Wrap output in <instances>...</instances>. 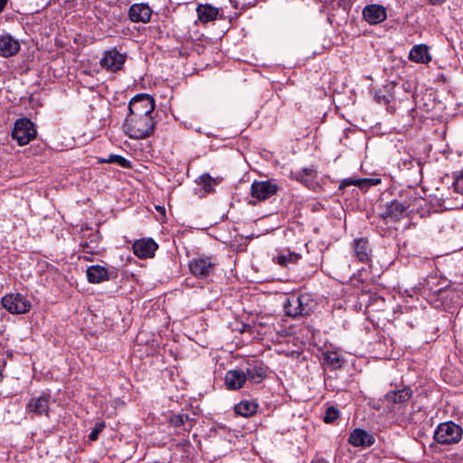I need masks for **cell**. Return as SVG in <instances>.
I'll return each mask as SVG.
<instances>
[{
  "instance_id": "cell-1",
  "label": "cell",
  "mask_w": 463,
  "mask_h": 463,
  "mask_svg": "<svg viewBox=\"0 0 463 463\" xmlns=\"http://www.w3.org/2000/svg\"><path fill=\"white\" fill-rule=\"evenodd\" d=\"M155 130V122L150 115L130 113L123 124V131L131 139H147Z\"/></svg>"
},
{
  "instance_id": "cell-2",
  "label": "cell",
  "mask_w": 463,
  "mask_h": 463,
  "mask_svg": "<svg viewBox=\"0 0 463 463\" xmlns=\"http://www.w3.org/2000/svg\"><path fill=\"white\" fill-rule=\"evenodd\" d=\"M462 436V429L454 422L448 421L438 426L434 434V440L440 444L451 445L460 442Z\"/></svg>"
},
{
  "instance_id": "cell-3",
  "label": "cell",
  "mask_w": 463,
  "mask_h": 463,
  "mask_svg": "<svg viewBox=\"0 0 463 463\" xmlns=\"http://www.w3.org/2000/svg\"><path fill=\"white\" fill-rule=\"evenodd\" d=\"M37 132L34 124L28 119L21 118L17 120L13 129V139L18 145L25 146L36 139Z\"/></svg>"
},
{
  "instance_id": "cell-4",
  "label": "cell",
  "mask_w": 463,
  "mask_h": 463,
  "mask_svg": "<svg viewBox=\"0 0 463 463\" xmlns=\"http://www.w3.org/2000/svg\"><path fill=\"white\" fill-rule=\"evenodd\" d=\"M155 101L148 94H138L131 99L129 103V110L137 115H150L155 109Z\"/></svg>"
},
{
  "instance_id": "cell-5",
  "label": "cell",
  "mask_w": 463,
  "mask_h": 463,
  "mask_svg": "<svg viewBox=\"0 0 463 463\" xmlns=\"http://www.w3.org/2000/svg\"><path fill=\"white\" fill-rule=\"evenodd\" d=\"M2 306L11 314H25L31 310V304L20 294L6 295L2 299Z\"/></svg>"
},
{
  "instance_id": "cell-6",
  "label": "cell",
  "mask_w": 463,
  "mask_h": 463,
  "mask_svg": "<svg viewBox=\"0 0 463 463\" xmlns=\"http://www.w3.org/2000/svg\"><path fill=\"white\" fill-rule=\"evenodd\" d=\"M133 253L141 260H147L155 256L159 245L151 238H142L133 244Z\"/></svg>"
},
{
  "instance_id": "cell-7",
  "label": "cell",
  "mask_w": 463,
  "mask_h": 463,
  "mask_svg": "<svg viewBox=\"0 0 463 463\" xmlns=\"http://www.w3.org/2000/svg\"><path fill=\"white\" fill-rule=\"evenodd\" d=\"M125 62L126 55H122L119 51L111 50L104 54L101 61V65L107 71L116 72L122 70Z\"/></svg>"
},
{
  "instance_id": "cell-8",
  "label": "cell",
  "mask_w": 463,
  "mask_h": 463,
  "mask_svg": "<svg viewBox=\"0 0 463 463\" xmlns=\"http://www.w3.org/2000/svg\"><path fill=\"white\" fill-rule=\"evenodd\" d=\"M278 187L271 182H255L252 186V196L258 200H265L277 193Z\"/></svg>"
},
{
  "instance_id": "cell-9",
  "label": "cell",
  "mask_w": 463,
  "mask_h": 463,
  "mask_svg": "<svg viewBox=\"0 0 463 463\" xmlns=\"http://www.w3.org/2000/svg\"><path fill=\"white\" fill-rule=\"evenodd\" d=\"M129 17L134 23L147 24L151 19L152 10L147 5L135 4L130 9Z\"/></svg>"
},
{
  "instance_id": "cell-10",
  "label": "cell",
  "mask_w": 463,
  "mask_h": 463,
  "mask_svg": "<svg viewBox=\"0 0 463 463\" xmlns=\"http://www.w3.org/2000/svg\"><path fill=\"white\" fill-rule=\"evenodd\" d=\"M363 16L369 24H379L385 20L387 11L382 6L370 5L363 10Z\"/></svg>"
},
{
  "instance_id": "cell-11",
  "label": "cell",
  "mask_w": 463,
  "mask_h": 463,
  "mask_svg": "<svg viewBox=\"0 0 463 463\" xmlns=\"http://www.w3.org/2000/svg\"><path fill=\"white\" fill-rule=\"evenodd\" d=\"M213 268V263L206 259H196L191 261L189 264L191 273L196 277L200 279L207 278V276H209Z\"/></svg>"
},
{
  "instance_id": "cell-12",
  "label": "cell",
  "mask_w": 463,
  "mask_h": 463,
  "mask_svg": "<svg viewBox=\"0 0 463 463\" xmlns=\"http://www.w3.org/2000/svg\"><path fill=\"white\" fill-rule=\"evenodd\" d=\"M20 50V45L10 35H3L0 39V54L2 57H11Z\"/></svg>"
},
{
  "instance_id": "cell-13",
  "label": "cell",
  "mask_w": 463,
  "mask_h": 463,
  "mask_svg": "<svg viewBox=\"0 0 463 463\" xmlns=\"http://www.w3.org/2000/svg\"><path fill=\"white\" fill-rule=\"evenodd\" d=\"M307 302L302 297H293L287 301L285 312L290 316H299L307 312Z\"/></svg>"
},
{
  "instance_id": "cell-14",
  "label": "cell",
  "mask_w": 463,
  "mask_h": 463,
  "mask_svg": "<svg viewBox=\"0 0 463 463\" xmlns=\"http://www.w3.org/2000/svg\"><path fill=\"white\" fill-rule=\"evenodd\" d=\"M350 442L356 447H370L375 443V438L363 430H356L350 435Z\"/></svg>"
},
{
  "instance_id": "cell-15",
  "label": "cell",
  "mask_w": 463,
  "mask_h": 463,
  "mask_svg": "<svg viewBox=\"0 0 463 463\" xmlns=\"http://www.w3.org/2000/svg\"><path fill=\"white\" fill-rule=\"evenodd\" d=\"M409 58L411 61L414 63H422L426 64L429 63L432 60L431 55H430L429 48L425 46V45H420L413 47V49L410 52Z\"/></svg>"
},
{
  "instance_id": "cell-16",
  "label": "cell",
  "mask_w": 463,
  "mask_h": 463,
  "mask_svg": "<svg viewBox=\"0 0 463 463\" xmlns=\"http://www.w3.org/2000/svg\"><path fill=\"white\" fill-rule=\"evenodd\" d=\"M87 279L93 284H100L109 280V274L105 268L101 266H92L87 269Z\"/></svg>"
},
{
  "instance_id": "cell-17",
  "label": "cell",
  "mask_w": 463,
  "mask_h": 463,
  "mask_svg": "<svg viewBox=\"0 0 463 463\" xmlns=\"http://www.w3.org/2000/svg\"><path fill=\"white\" fill-rule=\"evenodd\" d=\"M27 410L30 413H34L35 415H42L44 413H48L49 411V399L46 396H41L39 398L31 401Z\"/></svg>"
},
{
  "instance_id": "cell-18",
  "label": "cell",
  "mask_w": 463,
  "mask_h": 463,
  "mask_svg": "<svg viewBox=\"0 0 463 463\" xmlns=\"http://www.w3.org/2000/svg\"><path fill=\"white\" fill-rule=\"evenodd\" d=\"M246 381V376L243 372L238 370L230 371L225 377V383L227 388L232 390L240 389L244 387Z\"/></svg>"
},
{
  "instance_id": "cell-19",
  "label": "cell",
  "mask_w": 463,
  "mask_h": 463,
  "mask_svg": "<svg viewBox=\"0 0 463 463\" xmlns=\"http://www.w3.org/2000/svg\"><path fill=\"white\" fill-rule=\"evenodd\" d=\"M199 20L202 23L214 21L218 16V10L210 5H201L198 9Z\"/></svg>"
},
{
  "instance_id": "cell-20",
  "label": "cell",
  "mask_w": 463,
  "mask_h": 463,
  "mask_svg": "<svg viewBox=\"0 0 463 463\" xmlns=\"http://www.w3.org/2000/svg\"><path fill=\"white\" fill-rule=\"evenodd\" d=\"M299 258H300V256H299V254H297L294 252L289 251V250H287V251L285 250V251H282V252L279 253L278 255L276 256L275 261L280 265L285 266L289 265L291 263L297 262Z\"/></svg>"
},
{
  "instance_id": "cell-21",
  "label": "cell",
  "mask_w": 463,
  "mask_h": 463,
  "mask_svg": "<svg viewBox=\"0 0 463 463\" xmlns=\"http://www.w3.org/2000/svg\"><path fill=\"white\" fill-rule=\"evenodd\" d=\"M258 405L253 402H242L236 406V412L242 416H253L257 413Z\"/></svg>"
},
{
  "instance_id": "cell-22",
  "label": "cell",
  "mask_w": 463,
  "mask_h": 463,
  "mask_svg": "<svg viewBox=\"0 0 463 463\" xmlns=\"http://www.w3.org/2000/svg\"><path fill=\"white\" fill-rule=\"evenodd\" d=\"M355 252L358 258L362 261H366L369 258V245L366 239H359L355 244Z\"/></svg>"
},
{
  "instance_id": "cell-23",
  "label": "cell",
  "mask_w": 463,
  "mask_h": 463,
  "mask_svg": "<svg viewBox=\"0 0 463 463\" xmlns=\"http://www.w3.org/2000/svg\"><path fill=\"white\" fill-rule=\"evenodd\" d=\"M412 396V392L409 389H404L401 391L393 392L389 395V400L395 403H403L404 401L408 400Z\"/></svg>"
},
{
  "instance_id": "cell-24",
  "label": "cell",
  "mask_w": 463,
  "mask_h": 463,
  "mask_svg": "<svg viewBox=\"0 0 463 463\" xmlns=\"http://www.w3.org/2000/svg\"><path fill=\"white\" fill-rule=\"evenodd\" d=\"M198 185L203 187V189L205 190V191H207V193L213 191L215 188V180L214 178H212L209 175H205V176L200 177L198 180Z\"/></svg>"
},
{
  "instance_id": "cell-25",
  "label": "cell",
  "mask_w": 463,
  "mask_h": 463,
  "mask_svg": "<svg viewBox=\"0 0 463 463\" xmlns=\"http://www.w3.org/2000/svg\"><path fill=\"white\" fill-rule=\"evenodd\" d=\"M326 361L330 367L338 368L343 364V359L341 357L336 353H329L326 356Z\"/></svg>"
},
{
  "instance_id": "cell-26",
  "label": "cell",
  "mask_w": 463,
  "mask_h": 463,
  "mask_svg": "<svg viewBox=\"0 0 463 463\" xmlns=\"http://www.w3.org/2000/svg\"><path fill=\"white\" fill-rule=\"evenodd\" d=\"M380 183L379 179H360V180H355L353 182H350L348 184L350 185H358L359 187H369L371 185H375Z\"/></svg>"
},
{
  "instance_id": "cell-27",
  "label": "cell",
  "mask_w": 463,
  "mask_h": 463,
  "mask_svg": "<svg viewBox=\"0 0 463 463\" xmlns=\"http://www.w3.org/2000/svg\"><path fill=\"white\" fill-rule=\"evenodd\" d=\"M338 417H339V412L337 411V409L334 408V407H330V408L328 409L326 415H325V422H327V423L333 422V421H336Z\"/></svg>"
},
{
  "instance_id": "cell-28",
  "label": "cell",
  "mask_w": 463,
  "mask_h": 463,
  "mask_svg": "<svg viewBox=\"0 0 463 463\" xmlns=\"http://www.w3.org/2000/svg\"><path fill=\"white\" fill-rule=\"evenodd\" d=\"M104 426H105L104 422H100V423H98L97 426L94 427V429H93V432H92V434L90 435V439H91L92 441L97 440L99 435H100V434L101 433V431L104 428Z\"/></svg>"
},
{
  "instance_id": "cell-29",
  "label": "cell",
  "mask_w": 463,
  "mask_h": 463,
  "mask_svg": "<svg viewBox=\"0 0 463 463\" xmlns=\"http://www.w3.org/2000/svg\"><path fill=\"white\" fill-rule=\"evenodd\" d=\"M455 189L459 194L463 195V175H461L455 183Z\"/></svg>"
}]
</instances>
